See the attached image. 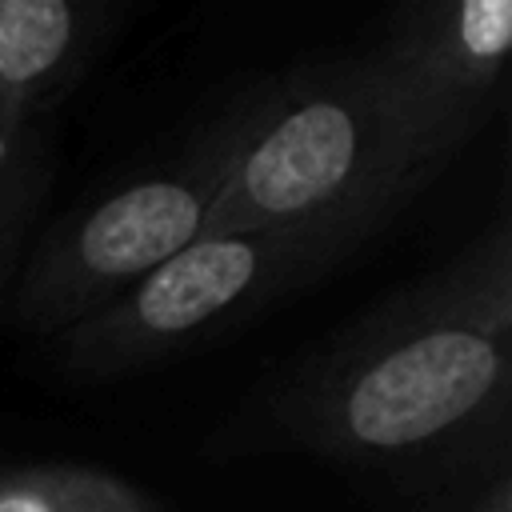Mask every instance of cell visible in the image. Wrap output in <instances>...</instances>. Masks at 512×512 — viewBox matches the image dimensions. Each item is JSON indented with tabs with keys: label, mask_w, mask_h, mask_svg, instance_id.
Returning a JSON list of instances; mask_svg holds the SVG:
<instances>
[{
	"label": "cell",
	"mask_w": 512,
	"mask_h": 512,
	"mask_svg": "<svg viewBox=\"0 0 512 512\" xmlns=\"http://www.w3.org/2000/svg\"><path fill=\"white\" fill-rule=\"evenodd\" d=\"M512 388V236L496 220L316 356L280 408L328 460L420 472L472 460L504 432Z\"/></svg>",
	"instance_id": "cell-1"
},
{
	"label": "cell",
	"mask_w": 512,
	"mask_h": 512,
	"mask_svg": "<svg viewBox=\"0 0 512 512\" xmlns=\"http://www.w3.org/2000/svg\"><path fill=\"white\" fill-rule=\"evenodd\" d=\"M476 132L384 52L292 72L240 104L204 232L264 228L352 252Z\"/></svg>",
	"instance_id": "cell-2"
},
{
	"label": "cell",
	"mask_w": 512,
	"mask_h": 512,
	"mask_svg": "<svg viewBox=\"0 0 512 512\" xmlns=\"http://www.w3.org/2000/svg\"><path fill=\"white\" fill-rule=\"evenodd\" d=\"M240 108L208 128L184 156L136 172L60 220L28 256L12 296V316L40 336L96 316L136 280L188 248L224 192Z\"/></svg>",
	"instance_id": "cell-3"
},
{
	"label": "cell",
	"mask_w": 512,
	"mask_h": 512,
	"mask_svg": "<svg viewBox=\"0 0 512 512\" xmlns=\"http://www.w3.org/2000/svg\"><path fill=\"white\" fill-rule=\"evenodd\" d=\"M340 256L348 252L292 232H200L120 300L64 328L56 348L60 364L80 376H120L160 364L252 320Z\"/></svg>",
	"instance_id": "cell-4"
},
{
	"label": "cell",
	"mask_w": 512,
	"mask_h": 512,
	"mask_svg": "<svg viewBox=\"0 0 512 512\" xmlns=\"http://www.w3.org/2000/svg\"><path fill=\"white\" fill-rule=\"evenodd\" d=\"M380 52L428 96L480 128L504 88V64L512 52V0L412 4Z\"/></svg>",
	"instance_id": "cell-5"
},
{
	"label": "cell",
	"mask_w": 512,
	"mask_h": 512,
	"mask_svg": "<svg viewBox=\"0 0 512 512\" xmlns=\"http://www.w3.org/2000/svg\"><path fill=\"white\" fill-rule=\"evenodd\" d=\"M104 0H0V112L36 124L92 68L108 36Z\"/></svg>",
	"instance_id": "cell-6"
},
{
	"label": "cell",
	"mask_w": 512,
	"mask_h": 512,
	"mask_svg": "<svg viewBox=\"0 0 512 512\" xmlns=\"http://www.w3.org/2000/svg\"><path fill=\"white\" fill-rule=\"evenodd\" d=\"M36 484L56 512H164L132 480L88 464H32Z\"/></svg>",
	"instance_id": "cell-7"
},
{
	"label": "cell",
	"mask_w": 512,
	"mask_h": 512,
	"mask_svg": "<svg viewBox=\"0 0 512 512\" xmlns=\"http://www.w3.org/2000/svg\"><path fill=\"white\" fill-rule=\"evenodd\" d=\"M0 512H56L28 468H0Z\"/></svg>",
	"instance_id": "cell-8"
},
{
	"label": "cell",
	"mask_w": 512,
	"mask_h": 512,
	"mask_svg": "<svg viewBox=\"0 0 512 512\" xmlns=\"http://www.w3.org/2000/svg\"><path fill=\"white\" fill-rule=\"evenodd\" d=\"M28 200H32V188H28V192L0 196V252H4V248H8V240L16 236V228H20V216H24Z\"/></svg>",
	"instance_id": "cell-9"
},
{
	"label": "cell",
	"mask_w": 512,
	"mask_h": 512,
	"mask_svg": "<svg viewBox=\"0 0 512 512\" xmlns=\"http://www.w3.org/2000/svg\"><path fill=\"white\" fill-rule=\"evenodd\" d=\"M472 512H512V484H508V476H496L492 488L476 500Z\"/></svg>",
	"instance_id": "cell-10"
}]
</instances>
